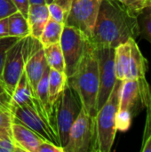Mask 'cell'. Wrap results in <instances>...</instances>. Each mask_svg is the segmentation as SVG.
Wrapping results in <instances>:
<instances>
[{
    "label": "cell",
    "mask_w": 151,
    "mask_h": 152,
    "mask_svg": "<svg viewBox=\"0 0 151 152\" xmlns=\"http://www.w3.org/2000/svg\"><path fill=\"white\" fill-rule=\"evenodd\" d=\"M139 36L137 14L118 0H101L94 31L89 40L93 46L116 48Z\"/></svg>",
    "instance_id": "cell-1"
},
{
    "label": "cell",
    "mask_w": 151,
    "mask_h": 152,
    "mask_svg": "<svg viewBox=\"0 0 151 152\" xmlns=\"http://www.w3.org/2000/svg\"><path fill=\"white\" fill-rule=\"evenodd\" d=\"M68 84L77 92L86 113L93 118L97 112L100 78L95 49L90 41L77 70L68 77Z\"/></svg>",
    "instance_id": "cell-2"
},
{
    "label": "cell",
    "mask_w": 151,
    "mask_h": 152,
    "mask_svg": "<svg viewBox=\"0 0 151 152\" xmlns=\"http://www.w3.org/2000/svg\"><path fill=\"white\" fill-rule=\"evenodd\" d=\"M121 84V80H117L109 99L92 118L90 152H109L112 149L117 131L116 115L118 110Z\"/></svg>",
    "instance_id": "cell-3"
},
{
    "label": "cell",
    "mask_w": 151,
    "mask_h": 152,
    "mask_svg": "<svg viewBox=\"0 0 151 152\" xmlns=\"http://www.w3.org/2000/svg\"><path fill=\"white\" fill-rule=\"evenodd\" d=\"M82 108V103L77 92L67 84L55 102V124L60 144L62 148L68 142L70 128L77 118Z\"/></svg>",
    "instance_id": "cell-4"
},
{
    "label": "cell",
    "mask_w": 151,
    "mask_h": 152,
    "mask_svg": "<svg viewBox=\"0 0 151 152\" xmlns=\"http://www.w3.org/2000/svg\"><path fill=\"white\" fill-rule=\"evenodd\" d=\"M150 102L151 89L146 78L122 81L118 110H127L133 118L141 112L142 108L150 106Z\"/></svg>",
    "instance_id": "cell-5"
},
{
    "label": "cell",
    "mask_w": 151,
    "mask_h": 152,
    "mask_svg": "<svg viewBox=\"0 0 151 152\" xmlns=\"http://www.w3.org/2000/svg\"><path fill=\"white\" fill-rule=\"evenodd\" d=\"M89 39L77 28L64 25L60 45L65 61V73L70 77L77 70L88 45Z\"/></svg>",
    "instance_id": "cell-6"
},
{
    "label": "cell",
    "mask_w": 151,
    "mask_h": 152,
    "mask_svg": "<svg viewBox=\"0 0 151 152\" xmlns=\"http://www.w3.org/2000/svg\"><path fill=\"white\" fill-rule=\"evenodd\" d=\"M11 114L14 122L27 126L44 141L51 142L61 146L57 129L43 118L34 107L30 105L12 106Z\"/></svg>",
    "instance_id": "cell-7"
},
{
    "label": "cell",
    "mask_w": 151,
    "mask_h": 152,
    "mask_svg": "<svg viewBox=\"0 0 151 152\" xmlns=\"http://www.w3.org/2000/svg\"><path fill=\"white\" fill-rule=\"evenodd\" d=\"M101 0H73L64 25L80 30L89 40L93 37Z\"/></svg>",
    "instance_id": "cell-8"
},
{
    "label": "cell",
    "mask_w": 151,
    "mask_h": 152,
    "mask_svg": "<svg viewBox=\"0 0 151 152\" xmlns=\"http://www.w3.org/2000/svg\"><path fill=\"white\" fill-rule=\"evenodd\" d=\"M94 49L99 65L100 88L97 99V110H99L109 99L117 79L115 69V48L94 46Z\"/></svg>",
    "instance_id": "cell-9"
},
{
    "label": "cell",
    "mask_w": 151,
    "mask_h": 152,
    "mask_svg": "<svg viewBox=\"0 0 151 152\" xmlns=\"http://www.w3.org/2000/svg\"><path fill=\"white\" fill-rule=\"evenodd\" d=\"M28 36L20 37L6 52L1 80L11 93L13 92L20 77L24 71Z\"/></svg>",
    "instance_id": "cell-10"
},
{
    "label": "cell",
    "mask_w": 151,
    "mask_h": 152,
    "mask_svg": "<svg viewBox=\"0 0 151 152\" xmlns=\"http://www.w3.org/2000/svg\"><path fill=\"white\" fill-rule=\"evenodd\" d=\"M47 67L48 65L44 55V50L39 39L34 38L28 35L24 72L27 75L34 94H36L37 84Z\"/></svg>",
    "instance_id": "cell-11"
},
{
    "label": "cell",
    "mask_w": 151,
    "mask_h": 152,
    "mask_svg": "<svg viewBox=\"0 0 151 152\" xmlns=\"http://www.w3.org/2000/svg\"><path fill=\"white\" fill-rule=\"evenodd\" d=\"M92 139V118L82 108L77 118L70 128L63 152H87Z\"/></svg>",
    "instance_id": "cell-12"
},
{
    "label": "cell",
    "mask_w": 151,
    "mask_h": 152,
    "mask_svg": "<svg viewBox=\"0 0 151 152\" xmlns=\"http://www.w3.org/2000/svg\"><path fill=\"white\" fill-rule=\"evenodd\" d=\"M11 133L12 142L19 152H37L44 141L35 132L14 121L11 126Z\"/></svg>",
    "instance_id": "cell-13"
},
{
    "label": "cell",
    "mask_w": 151,
    "mask_h": 152,
    "mask_svg": "<svg viewBox=\"0 0 151 152\" xmlns=\"http://www.w3.org/2000/svg\"><path fill=\"white\" fill-rule=\"evenodd\" d=\"M49 18L47 4H30L27 16L29 35L34 38L39 39Z\"/></svg>",
    "instance_id": "cell-14"
},
{
    "label": "cell",
    "mask_w": 151,
    "mask_h": 152,
    "mask_svg": "<svg viewBox=\"0 0 151 152\" xmlns=\"http://www.w3.org/2000/svg\"><path fill=\"white\" fill-rule=\"evenodd\" d=\"M148 70V61L142 53L135 39H131L130 61L126 79H144Z\"/></svg>",
    "instance_id": "cell-15"
},
{
    "label": "cell",
    "mask_w": 151,
    "mask_h": 152,
    "mask_svg": "<svg viewBox=\"0 0 151 152\" xmlns=\"http://www.w3.org/2000/svg\"><path fill=\"white\" fill-rule=\"evenodd\" d=\"M35 94L29 86L26 73L23 71L19 78V81L12 93V105L21 106L30 105L34 106Z\"/></svg>",
    "instance_id": "cell-16"
},
{
    "label": "cell",
    "mask_w": 151,
    "mask_h": 152,
    "mask_svg": "<svg viewBox=\"0 0 151 152\" xmlns=\"http://www.w3.org/2000/svg\"><path fill=\"white\" fill-rule=\"evenodd\" d=\"M132 39V38H131ZM131 39L120 44L115 48V69L117 80L124 81L126 79L130 54H131Z\"/></svg>",
    "instance_id": "cell-17"
},
{
    "label": "cell",
    "mask_w": 151,
    "mask_h": 152,
    "mask_svg": "<svg viewBox=\"0 0 151 152\" xmlns=\"http://www.w3.org/2000/svg\"><path fill=\"white\" fill-rule=\"evenodd\" d=\"M68 84V77L66 73L53 69H49L48 74V92L50 102L55 106L60 94Z\"/></svg>",
    "instance_id": "cell-18"
},
{
    "label": "cell",
    "mask_w": 151,
    "mask_h": 152,
    "mask_svg": "<svg viewBox=\"0 0 151 152\" xmlns=\"http://www.w3.org/2000/svg\"><path fill=\"white\" fill-rule=\"evenodd\" d=\"M7 24L10 37H24L29 35L27 17L19 11L7 17Z\"/></svg>",
    "instance_id": "cell-19"
},
{
    "label": "cell",
    "mask_w": 151,
    "mask_h": 152,
    "mask_svg": "<svg viewBox=\"0 0 151 152\" xmlns=\"http://www.w3.org/2000/svg\"><path fill=\"white\" fill-rule=\"evenodd\" d=\"M64 24L55 21L49 18L40 37L39 41L43 47L49 46L53 44L59 43L62 34Z\"/></svg>",
    "instance_id": "cell-20"
},
{
    "label": "cell",
    "mask_w": 151,
    "mask_h": 152,
    "mask_svg": "<svg viewBox=\"0 0 151 152\" xmlns=\"http://www.w3.org/2000/svg\"><path fill=\"white\" fill-rule=\"evenodd\" d=\"M44 50L48 67L65 73V61L60 42L44 47Z\"/></svg>",
    "instance_id": "cell-21"
},
{
    "label": "cell",
    "mask_w": 151,
    "mask_h": 152,
    "mask_svg": "<svg viewBox=\"0 0 151 152\" xmlns=\"http://www.w3.org/2000/svg\"><path fill=\"white\" fill-rule=\"evenodd\" d=\"M140 36L151 44V5L142 9L137 15Z\"/></svg>",
    "instance_id": "cell-22"
},
{
    "label": "cell",
    "mask_w": 151,
    "mask_h": 152,
    "mask_svg": "<svg viewBox=\"0 0 151 152\" xmlns=\"http://www.w3.org/2000/svg\"><path fill=\"white\" fill-rule=\"evenodd\" d=\"M133 116L127 110H118L116 115V126L117 130L120 132L127 131L132 125Z\"/></svg>",
    "instance_id": "cell-23"
},
{
    "label": "cell",
    "mask_w": 151,
    "mask_h": 152,
    "mask_svg": "<svg viewBox=\"0 0 151 152\" xmlns=\"http://www.w3.org/2000/svg\"><path fill=\"white\" fill-rule=\"evenodd\" d=\"M20 37H0V79L2 77V70H3V65L5 59L6 52L7 50L14 44L16 43Z\"/></svg>",
    "instance_id": "cell-24"
},
{
    "label": "cell",
    "mask_w": 151,
    "mask_h": 152,
    "mask_svg": "<svg viewBox=\"0 0 151 152\" xmlns=\"http://www.w3.org/2000/svg\"><path fill=\"white\" fill-rule=\"evenodd\" d=\"M12 107V93L0 79V109L11 112Z\"/></svg>",
    "instance_id": "cell-25"
},
{
    "label": "cell",
    "mask_w": 151,
    "mask_h": 152,
    "mask_svg": "<svg viewBox=\"0 0 151 152\" xmlns=\"http://www.w3.org/2000/svg\"><path fill=\"white\" fill-rule=\"evenodd\" d=\"M123 4L128 10L133 12L135 14L139 12L147 6L151 5V0H118Z\"/></svg>",
    "instance_id": "cell-26"
},
{
    "label": "cell",
    "mask_w": 151,
    "mask_h": 152,
    "mask_svg": "<svg viewBox=\"0 0 151 152\" xmlns=\"http://www.w3.org/2000/svg\"><path fill=\"white\" fill-rule=\"evenodd\" d=\"M47 8H48L50 19L58 21L60 23H63V24L65 23L66 14L63 9L60 5H58L54 2H52L50 4H47Z\"/></svg>",
    "instance_id": "cell-27"
},
{
    "label": "cell",
    "mask_w": 151,
    "mask_h": 152,
    "mask_svg": "<svg viewBox=\"0 0 151 152\" xmlns=\"http://www.w3.org/2000/svg\"><path fill=\"white\" fill-rule=\"evenodd\" d=\"M0 152H19L12 142V134H0Z\"/></svg>",
    "instance_id": "cell-28"
},
{
    "label": "cell",
    "mask_w": 151,
    "mask_h": 152,
    "mask_svg": "<svg viewBox=\"0 0 151 152\" xmlns=\"http://www.w3.org/2000/svg\"><path fill=\"white\" fill-rule=\"evenodd\" d=\"M18 10L12 0H0V20L7 18Z\"/></svg>",
    "instance_id": "cell-29"
},
{
    "label": "cell",
    "mask_w": 151,
    "mask_h": 152,
    "mask_svg": "<svg viewBox=\"0 0 151 152\" xmlns=\"http://www.w3.org/2000/svg\"><path fill=\"white\" fill-rule=\"evenodd\" d=\"M12 121L13 120L11 112L0 109V131L11 130V126Z\"/></svg>",
    "instance_id": "cell-30"
},
{
    "label": "cell",
    "mask_w": 151,
    "mask_h": 152,
    "mask_svg": "<svg viewBox=\"0 0 151 152\" xmlns=\"http://www.w3.org/2000/svg\"><path fill=\"white\" fill-rule=\"evenodd\" d=\"M37 152H63V148L53 142L43 141Z\"/></svg>",
    "instance_id": "cell-31"
},
{
    "label": "cell",
    "mask_w": 151,
    "mask_h": 152,
    "mask_svg": "<svg viewBox=\"0 0 151 152\" xmlns=\"http://www.w3.org/2000/svg\"><path fill=\"white\" fill-rule=\"evenodd\" d=\"M14 5L16 6L17 10L21 12L25 17L28 16V9H29V0H12Z\"/></svg>",
    "instance_id": "cell-32"
},
{
    "label": "cell",
    "mask_w": 151,
    "mask_h": 152,
    "mask_svg": "<svg viewBox=\"0 0 151 152\" xmlns=\"http://www.w3.org/2000/svg\"><path fill=\"white\" fill-rule=\"evenodd\" d=\"M53 2H54L55 4H57L63 9V11L65 12L66 17H67V15L71 8L73 0H53Z\"/></svg>",
    "instance_id": "cell-33"
},
{
    "label": "cell",
    "mask_w": 151,
    "mask_h": 152,
    "mask_svg": "<svg viewBox=\"0 0 151 152\" xmlns=\"http://www.w3.org/2000/svg\"><path fill=\"white\" fill-rule=\"evenodd\" d=\"M9 37L7 18H4L0 20V37Z\"/></svg>",
    "instance_id": "cell-34"
},
{
    "label": "cell",
    "mask_w": 151,
    "mask_h": 152,
    "mask_svg": "<svg viewBox=\"0 0 151 152\" xmlns=\"http://www.w3.org/2000/svg\"><path fill=\"white\" fill-rule=\"evenodd\" d=\"M142 152H151V134L143 141L142 142Z\"/></svg>",
    "instance_id": "cell-35"
},
{
    "label": "cell",
    "mask_w": 151,
    "mask_h": 152,
    "mask_svg": "<svg viewBox=\"0 0 151 152\" xmlns=\"http://www.w3.org/2000/svg\"><path fill=\"white\" fill-rule=\"evenodd\" d=\"M30 4H46L45 0H29Z\"/></svg>",
    "instance_id": "cell-36"
},
{
    "label": "cell",
    "mask_w": 151,
    "mask_h": 152,
    "mask_svg": "<svg viewBox=\"0 0 151 152\" xmlns=\"http://www.w3.org/2000/svg\"><path fill=\"white\" fill-rule=\"evenodd\" d=\"M147 112H149L151 116V102H150V106H148V107H147Z\"/></svg>",
    "instance_id": "cell-37"
},
{
    "label": "cell",
    "mask_w": 151,
    "mask_h": 152,
    "mask_svg": "<svg viewBox=\"0 0 151 152\" xmlns=\"http://www.w3.org/2000/svg\"><path fill=\"white\" fill-rule=\"evenodd\" d=\"M45 2H46V4H50L53 2V0H45Z\"/></svg>",
    "instance_id": "cell-38"
}]
</instances>
